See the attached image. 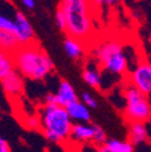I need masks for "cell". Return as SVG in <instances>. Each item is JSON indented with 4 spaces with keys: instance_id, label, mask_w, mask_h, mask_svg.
Listing matches in <instances>:
<instances>
[{
    "instance_id": "7402d4cb",
    "label": "cell",
    "mask_w": 151,
    "mask_h": 152,
    "mask_svg": "<svg viewBox=\"0 0 151 152\" xmlns=\"http://www.w3.org/2000/svg\"><path fill=\"white\" fill-rule=\"evenodd\" d=\"M27 127L32 128V129H37V128H40V120L39 117H36V116H32V117H28L27 121Z\"/></svg>"
},
{
    "instance_id": "cb8c5ba5",
    "label": "cell",
    "mask_w": 151,
    "mask_h": 152,
    "mask_svg": "<svg viewBox=\"0 0 151 152\" xmlns=\"http://www.w3.org/2000/svg\"><path fill=\"white\" fill-rule=\"evenodd\" d=\"M45 105H56L54 93H47L45 96Z\"/></svg>"
},
{
    "instance_id": "9a60e30c",
    "label": "cell",
    "mask_w": 151,
    "mask_h": 152,
    "mask_svg": "<svg viewBox=\"0 0 151 152\" xmlns=\"http://www.w3.org/2000/svg\"><path fill=\"white\" fill-rule=\"evenodd\" d=\"M111 152H134V146L128 140L106 139L104 144Z\"/></svg>"
},
{
    "instance_id": "603a6c76",
    "label": "cell",
    "mask_w": 151,
    "mask_h": 152,
    "mask_svg": "<svg viewBox=\"0 0 151 152\" xmlns=\"http://www.w3.org/2000/svg\"><path fill=\"white\" fill-rule=\"evenodd\" d=\"M0 152H11V147L7 140L0 134Z\"/></svg>"
},
{
    "instance_id": "30bf717a",
    "label": "cell",
    "mask_w": 151,
    "mask_h": 152,
    "mask_svg": "<svg viewBox=\"0 0 151 152\" xmlns=\"http://www.w3.org/2000/svg\"><path fill=\"white\" fill-rule=\"evenodd\" d=\"M54 96H56V105L62 107H65L68 104L78 100L76 92L67 80H61L58 91L57 93H54Z\"/></svg>"
},
{
    "instance_id": "277c9868",
    "label": "cell",
    "mask_w": 151,
    "mask_h": 152,
    "mask_svg": "<svg viewBox=\"0 0 151 152\" xmlns=\"http://www.w3.org/2000/svg\"><path fill=\"white\" fill-rule=\"evenodd\" d=\"M96 57L100 66L108 72L114 75H123L127 72L128 59L119 41L109 40L98 46Z\"/></svg>"
},
{
    "instance_id": "4fadbf2b",
    "label": "cell",
    "mask_w": 151,
    "mask_h": 152,
    "mask_svg": "<svg viewBox=\"0 0 151 152\" xmlns=\"http://www.w3.org/2000/svg\"><path fill=\"white\" fill-rule=\"evenodd\" d=\"M63 47L68 57L71 59L76 61V59H80L84 56V51H85L84 44L75 39H71V37H65V40L63 42Z\"/></svg>"
},
{
    "instance_id": "7a4b0ae2",
    "label": "cell",
    "mask_w": 151,
    "mask_h": 152,
    "mask_svg": "<svg viewBox=\"0 0 151 152\" xmlns=\"http://www.w3.org/2000/svg\"><path fill=\"white\" fill-rule=\"evenodd\" d=\"M12 61L15 70L35 81L44 80L54 69L52 59L39 44L20 47L12 54Z\"/></svg>"
},
{
    "instance_id": "8992f818",
    "label": "cell",
    "mask_w": 151,
    "mask_h": 152,
    "mask_svg": "<svg viewBox=\"0 0 151 152\" xmlns=\"http://www.w3.org/2000/svg\"><path fill=\"white\" fill-rule=\"evenodd\" d=\"M12 21H13L12 34L15 35L20 47L37 44L36 39H35L33 27H32L29 20L27 18V16L22 11H16L15 18Z\"/></svg>"
},
{
    "instance_id": "44dd1931",
    "label": "cell",
    "mask_w": 151,
    "mask_h": 152,
    "mask_svg": "<svg viewBox=\"0 0 151 152\" xmlns=\"http://www.w3.org/2000/svg\"><path fill=\"white\" fill-rule=\"evenodd\" d=\"M56 23H57V27L64 31L65 29V20H64V15L62 12V10L59 7H57L56 10Z\"/></svg>"
},
{
    "instance_id": "7c38bea8",
    "label": "cell",
    "mask_w": 151,
    "mask_h": 152,
    "mask_svg": "<svg viewBox=\"0 0 151 152\" xmlns=\"http://www.w3.org/2000/svg\"><path fill=\"white\" fill-rule=\"evenodd\" d=\"M93 137V124L86 123H75L73 124L69 140L73 141H91Z\"/></svg>"
},
{
    "instance_id": "ac0fdd59",
    "label": "cell",
    "mask_w": 151,
    "mask_h": 152,
    "mask_svg": "<svg viewBox=\"0 0 151 152\" xmlns=\"http://www.w3.org/2000/svg\"><path fill=\"white\" fill-rule=\"evenodd\" d=\"M92 141L97 147L102 146L105 144L106 141V134L105 132L97 124H93V137H92Z\"/></svg>"
},
{
    "instance_id": "8fae6325",
    "label": "cell",
    "mask_w": 151,
    "mask_h": 152,
    "mask_svg": "<svg viewBox=\"0 0 151 152\" xmlns=\"http://www.w3.org/2000/svg\"><path fill=\"white\" fill-rule=\"evenodd\" d=\"M149 140L147 123H129L128 128V141L132 145H139Z\"/></svg>"
},
{
    "instance_id": "2e32d148",
    "label": "cell",
    "mask_w": 151,
    "mask_h": 152,
    "mask_svg": "<svg viewBox=\"0 0 151 152\" xmlns=\"http://www.w3.org/2000/svg\"><path fill=\"white\" fill-rule=\"evenodd\" d=\"M82 79L87 85H89L93 88H99L102 85V75L97 69L86 68L82 71Z\"/></svg>"
},
{
    "instance_id": "ba28073f",
    "label": "cell",
    "mask_w": 151,
    "mask_h": 152,
    "mask_svg": "<svg viewBox=\"0 0 151 152\" xmlns=\"http://www.w3.org/2000/svg\"><path fill=\"white\" fill-rule=\"evenodd\" d=\"M4 92L10 98H20L24 91V81L23 76L17 70H12L7 76L0 81Z\"/></svg>"
},
{
    "instance_id": "5b68a950",
    "label": "cell",
    "mask_w": 151,
    "mask_h": 152,
    "mask_svg": "<svg viewBox=\"0 0 151 152\" xmlns=\"http://www.w3.org/2000/svg\"><path fill=\"white\" fill-rule=\"evenodd\" d=\"M126 107H125V118L128 123H147L151 116V105L149 98L141 94L138 89L127 86L126 92Z\"/></svg>"
},
{
    "instance_id": "4316f807",
    "label": "cell",
    "mask_w": 151,
    "mask_h": 152,
    "mask_svg": "<svg viewBox=\"0 0 151 152\" xmlns=\"http://www.w3.org/2000/svg\"><path fill=\"white\" fill-rule=\"evenodd\" d=\"M0 120H1V111H0Z\"/></svg>"
},
{
    "instance_id": "9c48e42d",
    "label": "cell",
    "mask_w": 151,
    "mask_h": 152,
    "mask_svg": "<svg viewBox=\"0 0 151 152\" xmlns=\"http://www.w3.org/2000/svg\"><path fill=\"white\" fill-rule=\"evenodd\" d=\"M64 109L73 123H74V121L81 122V123H87L91 120V113H89L88 107L86 105H84L79 99L68 104Z\"/></svg>"
},
{
    "instance_id": "6da1fadb",
    "label": "cell",
    "mask_w": 151,
    "mask_h": 152,
    "mask_svg": "<svg viewBox=\"0 0 151 152\" xmlns=\"http://www.w3.org/2000/svg\"><path fill=\"white\" fill-rule=\"evenodd\" d=\"M58 7L64 15V31L68 37L82 44L87 42L92 37L94 29L91 4L85 0H63L59 3Z\"/></svg>"
},
{
    "instance_id": "3957f363",
    "label": "cell",
    "mask_w": 151,
    "mask_h": 152,
    "mask_svg": "<svg viewBox=\"0 0 151 152\" xmlns=\"http://www.w3.org/2000/svg\"><path fill=\"white\" fill-rule=\"evenodd\" d=\"M40 127L44 135L53 142L69 140L73 122L64 107L58 105H44L40 112Z\"/></svg>"
},
{
    "instance_id": "5bb4252c",
    "label": "cell",
    "mask_w": 151,
    "mask_h": 152,
    "mask_svg": "<svg viewBox=\"0 0 151 152\" xmlns=\"http://www.w3.org/2000/svg\"><path fill=\"white\" fill-rule=\"evenodd\" d=\"M18 48H20V45H18L15 35L10 31L0 30V50L12 56Z\"/></svg>"
},
{
    "instance_id": "d4e9b609",
    "label": "cell",
    "mask_w": 151,
    "mask_h": 152,
    "mask_svg": "<svg viewBox=\"0 0 151 152\" xmlns=\"http://www.w3.org/2000/svg\"><path fill=\"white\" fill-rule=\"evenodd\" d=\"M22 5H23L26 9H28V10H33V9L35 7L36 3L34 1V0H23V1H22Z\"/></svg>"
},
{
    "instance_id": "83f0119b",
    "label": "cell",
    "mask_w": 151,
    "mask_h": 152,
    "mask_svg": "<svg viewBox=\"0 0 151 152\" xmlns=\"http://www.w3.org/2000/svg\"><path fill=\"white\" fill-rule=\"evenodd\" d=\"M92 152H98V150H94V151H92Z\"/></svg>"
},
{
    "instance_id": "e0dca14e",
    "label": "cell",
    "mask_w": 151,
    "mask_h": 152,
    "mask_svg": "<svg viewBox=\"0 0 151 152\" xmlns=\"http://www.w3.org/2000/svg\"><path fill=\"white\" fill-rule=\"evenodd\" d=\"M13 69H15V66H13L12 56L0 50V81H1L5 76H7Z\"/></svg>"
},
{
    "instance_id": "484cf974",
    "label": "cell",
    "mask_w": 151,
    "mask_h": 152,
    "mask_svg": "<svg viewBox=\"0 0 151 152\" xmlns=\"http://www.w3.org/2000/svg\"><path fill=\"white\" fill-rule=\"evenodd\" d=\"M97 150H98V152H111L105 145H102V146H99V147H97Z\"/></svg>"
},
{
    "instance_id": "52a82bcc",
    "label": "cell",
    "mask_w": 151,
    "mask_h": 152,
    "mask_svg": "<svg viewBox=\"0 0 151 152\" xmlns=\"http://www.w3.org/2000/svg\"><path fill=\"white\" fill-rule=\"evenodd\" d=\"M132 87L138 89L141 94L149 98L151 93V65L149 62H141L128 76Z\"/></svg>"
},
{
    "instance_id": "ffe728a7",
    "label": "cell",
    "mask_w": 151,
    "mask_h": 152,
    "mask_svg": "<svg viewBox=\"0 0 151 152\" xmlns=\"http://www.w3.org/2000/svg\"><path fill=\"white\" fill-rule=\"evenodd\" d=\"M81 99H82V104L84 105H86L88 109L89 107H97V102H96V99H94L89 93H87V92H84L82 93V96H81Z\"/></svg>"
},
{
    "instance_id": "d6986e66",
    "label": "cell",
    "mask_w": 151,
    "mask_h": 152,
    "mask_svg": "<svg viewBox=\"0 0 151 152\" xmlns=\"http://www.w3.org/2000/svg\"><path fill=\"white\" fill-rule=\"evenodd\" d=\"M13 29V21L12 18L0 13V30H4V31H10L12 33Z\"/></svg>"
}]
</instances>
